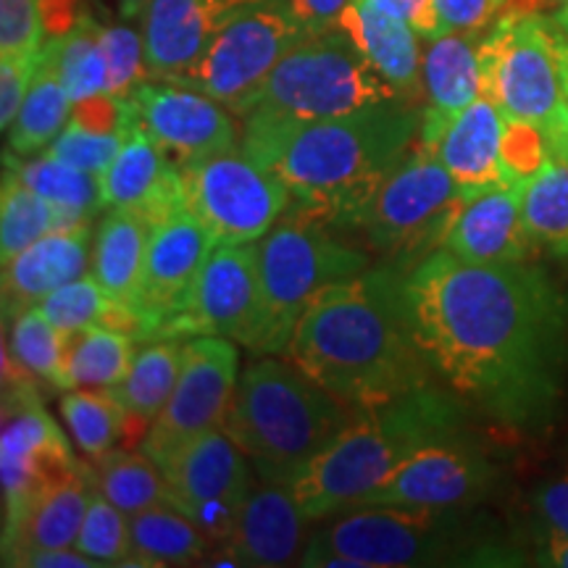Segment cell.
Listing matches in <instances>:
<instances>
[{
  "mask_svg": "<svg viewBox=\"0 0 568 568\" xmlns=\"http://www.w3.org/2000/svg\"><path fill=\"white\" fill-rule=\"evenodd\" d=\"M406 293L418 347L453 393L510 422L550 408L568 361V301L542 268L437 251L406 274Z\"/></svg>",
  "mask_w": 568,
  "mask_h": 568,
  "instance_id": "cell-1",
  "label": "cell"
},
{
  "mask_svg": "<svg viewBox=\"0 0 568 568\" xmlns=\"http://www.w3.org/2000/svg\"><path fill=\"white\" fill-rule=\"evenodd\" d=\"M282 355L355 410L435 385L414 332L406 274L395 268H366L322 290Z\"/></svg>",
  "mask_w": 568,
  "mask_h": 568,
  "instance_id": "cell-2",
  "label": "cell"
},
{
  "mask_svg": "<svg viewBox=\"0 0 568 568\" xmlns=\"http://www.w3.org/2000/svg\"><path fill=\"white\" fill-rule=\"evenodd\" d=\"M424 111L382 103L316 122L243 116V151L264 163L295 203L335 226H361L376 190L414 151Z\"/></svg>",
  "mask_w": 568,
  "mask_h": 568,
  "instance_id": "cell-3",
  "label": "cell"
},
{
  "mask_svg": "<svg viewBox=\"0 0 568 568\" xmlns=\"http://www.w3.org/2000/svg\"><path fill=\"white\" fill-rule=\"evenodd\" d=\"M458 418V403L437 385L358 410L290 489L311 521L343 514L418 447L456 435Z\"/></svg>",
  "mask_w": 568,
  "mask_h": 568,
  "instance_id": "cell-4",
  "label": "cell"
},
{
  "mask_svg": "<svg viewBox=\"0 0 568 568\" xmlns=\"http://www.w3.org/2000/svg\"><path fill=\"white\" fill-rule=\"evenodd\" d=\"M355 414L293 361L261 358L240 376L224 429L261 479L290 487Z\"/></svg>",
  "mask_w": 568,
  "mask_h": 568,
  "instance_id": "cell-5",
  "label": "cell"
},
{
  "mask_svg": "<svg viewBox=\"0 0 568 568\" xmlns=\"http://www.w3.org/2000/svg\"><path fill=\"white\" fill-rule=\"evenodd\" d=\"M335 224L293 203L261 243L264 332L255 353H284L308 303L368 268V255L337 237Z\"/></svg>",
  "mask_w": 568,
  "mask_h": 568,
  "instance_id": "cell-6",
  "label": "cell"
},
{
  "mask_svg": "<svg viewBox=\"0 0 568 568\" xmlns=\"http://www.w3.org/2000/svg\"><path fill=\"white\" fill-rule=\"evenodd\" d=\"M406 98L376 74L345 30L308 34L276 63L245 116L316 122ZM408 103V101H406Z\"/></svg>",
  "mask_w": 568,
  "mask_h": 568,
  "instance_id": "cell-7",
  "label": "cell"
},
{
  "mask_svg": "<svg viewBox=\"0 0 568 568\" xmlns=\"http://www.w3.org/2000/svg\"><path fill=\"white\" fill-rule=\"evenodd\" d=\"M485 95L503 116L537 126L552 159L568 161V101L556 55V27L537 11L510 9L479 45Z\"/></svg>",
  "mask_w": 568,
  "mask_h": 568,
  "instance_id": "cell-8",
  "label": "cell"
},
{
  "mask_svg": "<svg viewBox=\"0 0 568 568\" xmlns=\"http://www.w3.org/2000/svg\"><path fill=\"white\" fill-rule=\"evenodd\" d=\"M32 372L3 351V429H0V481H3V535L27 516L40 497L84 471L69 439L42 406Z\"/></svg>",
  "mask_w": 568,
  "mask_h": 568,
  "instance_id": "cell-9",
  "label": "cell"
},
{
  "mask_svg": "<svg viewBox=\"0 0 568 568\" xmlns=\"http://www.w3.org/2000/svg\"><path fill=\"white\" fill-rule=\"evenodd\" d=\"M308 539L301 566L397 568L435 564L453 542L456 510L358 506Z\"/></svg>",
  "mask_w": 568,
  "mask_h": 568,
  "instance_id": "cell-10",
  "label": "cell"
},
{
  "mask_svg": "<svg viewBox=\"0 0 568 568\" xmlns=\"http://www.w3.org/2000/svg\"><path fill=\"white\" fill-rule=\"evenodd\" d=\"M308 34L287 0H253L226 21L195 67L176 84L201 90L232 113L245 116L276 63Z\"/></svg>",
  "mask_w": 568,
  "mask_h": 568,
  "instance_id": "cell-11",
  "label": "cell"
},
{
  "mask_svg": "<svg viewBox=\"0 0 568 568\" xmlns=\"http://www.w3.org/2000/svg\"><path fill=\"white\" fill-rule=\"evenodd\" d=\"M184 201L216 245L264 240L293 209L290 187L243 148L180 163Z\"/></svg>",
  "mask_w": 568,
  "mask_h": 568,
  "instance_id": "cell-12",
  "label": "cell"
},
{
  "mask_svg": "<svg viewBox=\"0 0 568 568\" xmlns=\"http://www.w3.org/2000/svg\"><path fill=\"white\" fill-rule=\"evenodd\" d=\"M464 201L450 172L416 145L376 190L361 219V230L385 255L426 258L432 247H443Z\"/></svg>",
  "mask_w": 568,
  "mask_h": 568,
  "instance_id": "cell-13",
  "label": "cell"
},
{
  "mask_svg": "<svg viewBox=\"0 0 568 568\" xmlns=\"http://www.w3.org/2000/svg\"><path fill=\"white\" fill-rule=\"evenodd\" d=\"M234 345L219 335H197L184 343L172 397L142 437V453L159 468L193 439L226 424L240 382V351Z\"/></svg>",
  "mask_w": 568,
  "mask_h": 568,
  "instance_id": "cell-14",
  "label": "cell"
},
{
  "mask_svg": "<svg viewBox=\"0 0 568 568\" xmlns=\"http://www.w3.org/2000/svg\"><path fill=\"white\" fill-rule=\"evenodd\" d=\"M216 243L187 201L166 211L153 224L142 264L134 314L140 318L138 343L172 339L174 324L187 311L201 268Z\"/></svg>",
  "mask_w": 568,
  "mask_h": 568,
  "instance_id": "cell-15",
  "label": "cell"
},
{
  "mask_svg": "<svg viewBox=\"0 0 568 568\" xmlns=\"http://www.w3.org/2000/svg\"><path fill=\"white\" fill-rule=\"evenodd\" d=\"M161 471L172 506L193 518L211 542H226L255 481L251 460L224 426L182 447Z\"/></svg>",
  "mask_w": 568,
  "mask_h": 568,
  "instance_id": "cell-16",
  "label": "cell"
},
{
  "mask_svg": "<svg viewBox=\"0 0 568 568\" xmlns=\"http://www.w3.org/2000/svg\"><path fill=\"white\" fill-rule=\"evenodd\" d=\"M264 332L261 247L255 243L216 245L201 268L187 311L174 324L172 339L219 335L255 347Z\"/></svg>",
  "mask_w": 568,
  "mask_h": 568,
  "instance_id": "cell-17",
  "label": "cell"
},
{
  "mask_svg": "<svg viewBox=\"0 0 568 568\" xmlns=\"http://www.w3.org/2000/svg\"><path fill=\"white\" fill-rule=\"evenodd\" d=\"M132 103L145 132L176 163L201 161L243 145V130L234 119L237 113L201 90L148 80L134 92Z\"/></svg>",
  "mask_w": 568,
  "mask_h": 568,
  "instance_id": "cell-18",
  "label": "cell"
},
{
  "mask_svg": "<svg viewBox=\"0 0 568 568\" xmlns=\"http://www.w3.org/2000/svg\"><path fill=\"white\" fill-rule=\"evenodd\" d=\"M489 481L493 466L477 450L447 437L418 447L387 479L368 489L358 506L458 510L477 503L487 493Z\"/></svg>",
  "mask_w": 568,
  "mask_h": 568,
  "instance_id": "cell-19",
  "label": "cell"
},
{
  "mask_svg": "<svg viewBox=\"0 0 568 568\" xmlns=\"http://www.w3.org/2000/svg\"><path fill=\"white\" fill-rule=\"evenodd\" d=\"M503 138L506 116L493 98L481 92L477 101L453 116L424 111L416 145L443 163L468 201L510 184L503 166Z\"/></svg>",
  "mask_w": 568,
  "mask_h": 568,
  "instance_id": "cell-20",
  "label": "cell"
},
{
  "mask_svg": "<svg viewBox=\"0 0 568 568\" xmlns=\"http://www.w3.org/2000/svg\"><path fill=\"white\" fill-rule=\"evenodd\" d=\"M251 3L253 0H151L142 13L151 80H182L226 21Z\"/></svg>",
  "mask_w": 568,
  "mask_h": 568,
  "instance_id": "cell-21",
  "label": "cell"
},
{
  "mask_svg": "<svg viewBox=\"0 0 568 568\" xmlns=\"http://www.w3.org/2000/svg\"><path fill=\"white\" fill-rule=\"evenodd\" d=\"M308 521L287 485H255L240 510L232 537L224 542V558L211 560V566L276 568L301 564L311 539Z\"/></svg>",
  "mask_w": 568,
  "mask_h": 568,
  "instance_id": "cell-22",
  "label": "cell"
},
{
  "mask_svg": "<svg viewBox=\"0 0 568 568\" xmlns=\"http://www.w3.org/2000/svg\"><path fill=\"white\" fill-rule=\"evenodd\" d=\"M443 251L474 264H529L539 247L524 224L521 184L464 201L445 234Z\"/></svg>",
  "mask_w": 568,
  "mask_h": 568,
  "instance_id": "cell-23",
  "label": "cell"
},
{
  "mask_svg": "<svg viewBox=\"0 0 568 568\" xmlns=\"http://www.w3.org/2000/svg\"><path fill=\"white\" fill-rule=\"evenodd\" d=\"M98 182H101V205L105 211L140 209L159 222L163 213L184 203L180 163L145 132L138 111L126 130L122 151L105 172L98 174Z\"/></svg>",
  "mask_w": 568,
  "mask_h": 568,
  "instance_id": "cell-24",
  "label": "cell"
},
{
  "mask_svg": "<svg viewBox=\"0 0 568 568\" xmlns=\"http://www.w3.org/2000/svg\"><path fill=\"white\" fill-rule=\"evenodd\" d=\"M90 224L45 234L38 243L3 261V318L38 308L63 284L88 274Z\"/></svg>",
  "mask_w": 568,
  "mask_h": 568,
  "instance_id": "cell-25",
  "label": "cell"
},
{
  "mask_svg": "<svg viewBox=\"0 0 568 568\" xmlns=\"http://www.w3.org/2000/svg\"><path fill=\"white\" fill-rule=\"evenodd\" d=\"M339 30L351 34L376 74L393 84L408 103L422 98L424 53L418 48L422 38L406 19L385 11L372 0H351L339 21Z\"/></svg>",
  "mask_w": 568,
  "mask_h": 568,
  "instance_id": "cell-26",
  "label": "cell"
},
{
  "mask_svg": "<svg viewBox=\"0 0 568 568\" xmlns=\"http://www.w3.org/2000/svg\"><path fill=\"white\" fill-rule=\"evenodd\" d=\"M90 497V468L51 489L45 497H40L17 527L3 535L6 566H13L27 552L77 548V537H80Z\"/></svg>",
  "mask_w": 568,
  "mask_h": 568,
  "instance_id": "cell-27",
  "label": "cell"
},
{
  "mask_svg": "<svg viewBox=\"0 0 568 568\" xmlns=\"http://www.w3.org/2000/svg\"><path fill=\"white\" fill-rule=\"evenodd\" d=\"M153 224L155 219L140 209H111L98 224L95 245H92L90 272L103 284L105 293L130 305L132 311Z\"/></svg>",
  "mask_w": 568,
  "mask_h": 568,
  "instance_id": "cell-28",
  "label": "cell"
},
{
  "mask_svg": "<svg viewBox=\"0 0 568 568\" xmlns=\"http://www.w3.org/2000/svg\"><path fill=\"white\" fill-rule=\"evenodd\" d=\"M479 32H453L429 40L424 51V111L453 116L485 92L479 61Z\"/></svg>",
  "mask_w": 568,
  "mask_h": 568,
  "instance_id": "cell-29",
  "label": "cell"
},
{
  "mask_svg": "<svg viewBox=\"0 0 568 568\" xmlns=\"http://www.w3.org/2000/svg\"><path fill=\"white\" fill-rule=\"evenodd\" d=\"M184 343L180 339H148L134 351L130 372L109 393L122 403L130 416V432H145L148 424L161 414L182 372Z\"/></svg>",
  "mask_w": 568,
  "mask_h": 568,
  "instance_id": "cell-30",
  "label": "cell"
},
{
  "mask_svg": "<svg viewBox=\"0 0 568 568\" xmlns=\"http://www.w3.org/2000/svg\"><path fill=\"white\" fill-rule=\"evenodd\" d=\"M132 566H195L205 564L211 539L193 518L172 503H161L130 516Z\"/></svg>",
  "mask_w": 568,
  "mask_h": 568,
  "instance_id": "cell-31",
  "label": "cell"
},
{
  "mask_svg": "<svg viewBox=\"0 0 568 568\" xmlns=\"http://www.w3.org/2000/svg\"><path fill=\"white\" fill-rule=\"evenodd\" d=\"M74 101L63 88L59 69H55L53 53L48 42L40 51V63L34 71V80L21 103L19 116L13 119L9 134V145L13 153L32 155L40 148H48L69 124Z\"/></svg>",
  "mask_w": 568,
  "mask_h": 568,
  "instance_id": "cell-32",
  "label": "cell"
},
{
  "mask_svg": "<svg viewBox=\"0 0 568 568\" xmlns=\"http://www.w3.org/2000/svg\"><path fill=\"white\" fill-rule=\"evenodd\" d=\"M80 224L90 222L45 201L32 187H27L11 169H6L3 190H0V255L3 261H11L45 234Z\"/></svg>",
  "mask_w": 568,
  "mask_h": 568,
  "instance_id": "cell-33",
  "label": "cell"
},
{
  "mask_svg": "<svg viewBox=\"0 0 568 568\" xmlns=\"http://www.w3.org/2000/svg\"><path fill=\"white\" fill-rule=\"evenodd\" d=\"M38 308L67 335L92 329V326H111V329L130 332L140 337V318L130 305L119 303L103 290L95 274H82L80 280L63 284L42 301Z\"/></svg>",
  "mask_w": 568,
  "mask_h": 568,
  "instance_id": "cell-34",
  "label": "cell"
},
{
  "mask_svg": "<svg viewBox=\"0 0 568 568\" xmlns=\"http://www.w3.org/2000/svg\"><path fill=\"white\" fill-rule=\"evenodd\" d=\"M90 474L92 487L126 516L161 506V503H172L166 477L159 464L142 450H113L98 460V468Z\"/></svg>",
  "mask_w": 568,
  "mask_h": 568,
  "instance_id": "cell-35",
  "label": "cell"
},
{
  "mask_svg": "<svg viewBox=\"0 0 568 568\" xmlns=\"http://www.w3.org/2000/svg\"><path fill=\"white\" fill-rule=\"evenodd\" d=\"M524 224L539 251L568 258V161L552 159L521 182Z\"/></svg>",
  "mask_w": 568,
  "mask_h": 568,
  "instance_id": "cell-36",
  "label": "cell"
},
{
  "mask_svg": "<svg viewBox=\"0 0 568 568\" xmlns=\"http://www.w3.org/2000/svg\"><path fill=\"white\" fill-rule=\"evenodd\" d=\"M6 169H11L27 187H32L34 193L51 201L59 209L74 213V216L90 222L101 205V182L95 174L82 172V169L71 166V163L53 159V155L42 153L40 159L24 161L11 151H6Z\"/></svg>",
  "mask_w": 568,
  "mask_h": 568,
  "instance_id": "cell-37",
  "label": "cell"
},
{
  "mask_svg": "<svg viewBox=\"0 0 568 568\" xmlns=\"http://www.w3.org/2000/svg\"><path fill=\"white\" fill-rule=\"evenodd\" d=\"M130 332L111 326H92L69 339V382L71 389H113L130 372L134 358Z\"/></svg>",
  "mask_w": 568,
  "mask_h": 568,
  "instance_id": "cell-38",
  "label": "cell"
},
{
  "mask_svg": "<svg viewBox=\"0 0 568 568\" xmlns=\"http://www.w3.org/2000/svg\"><path fill=\"white\" fill-rule=\"evenodd\" d=\"M61 416L84 456L101 460L130 432V416L109 389L74 387L61 397Z\"/></svg>",
  "mask_w": 568,
  "mask_h": 568,
  "instance_id": "cell-39",
  "label": "cell"
},
{
  "mask_svg": "<svg viewBox=\"0 0 568 568\" xmlns=\"http://www.w3.org/2000/svg\"><path fill=\"white\" fill-rule=\"evenodd\" d=\"M101 30V21H95V17L88 13L69 34L45 40L63 88L74 103L109 92V63H105Z\"/></svg>",
  "mask_w": 568,
  "mask_h": 568,
  "instance_id": "cell-40",
  "label": "cell"
},
{
  "mask_svg": "<svg viewBox=\"0 0 568 568\" xmlns=\"http://www.w3.org/2000/svg\"><path fill=\"white\" fill-rule=\"evenodd\" d=\"M9 351L34 376L59 389H71L69 382V339L40 308H27L11 318Z\"/></svg>",
  "mask_w": 568,
  "mask_h": 568,
  "instance_id": "cell-41",
  "label": "cell"
},
{
  "mask_svg": "<svg viewBox=\"0 0 568 568\" xmlns=\"http://www.w3.org/2000/svg\"><path fill=\"white\" fill-rule=\"evenodd\" d=\"M77 548L101 566H132L134 560L130 516L105 500L95 487L77 537Z\"/></svg>",
  "mask_w": 568,
  "mask_h": 568,
  "instance_id": "cell-42",
  "label": "cell"
},
{
  "mask_svg": "<svg viewBox=\"0 0 568 568\" xmlns=\"http://www.w3.org/2000/svg\"><path fill=\"white\" fill-rule=\"evenodd\" d=\"M101 42L105 63H109V92L130 101L140 84L151 80L142 30H134L132 24H126V19L119 24H103Z\"/></svg>",
  "mask_w": 568,
  "mask_h": 568,
  "instance_id": "cell-43",
  "label": "cell"
},
{
  "mask_svg": "<svg viewBox=\"0 0 568 568\" xmlns=\"http://www.w3.org/2000/svg\"><path fill=\"white\" fill-rule=\"evenodd\" d=\"M126 140V132L116 134H95L84 132L80 126H63V132L55 138L51 145H48L45 155H53V159H61L71 163V166L82 169V172L101 174L109 169V163L116 159L119 151H122Z\"/></svg>",
  "mask_w": 568,
  "mask_h": 568,
  "instance_id": "cell-44",
  "label": "cell"
},
{
  "mask_svg": "<svg viewBox=\"0 0 568 568\" xmlns=\"http://www.w3.org/2000/svg\"><path fill=\"white\" fill-rule=\"evenodd\" d=\"M42 45L40 0H0V55H34Z\"/></svg>",
  "mask_w": 568,
  "mask_h": 568,
  "instance_id": "cell-45",
  "label": "cell"
},
{
  "mask_svg": "<svg viewBox=\"0 0 568 568\" xmlns=\"http://www.w3.org/2000/svg\"><path fill=\"white\" fill-rule=\"evenodd\" d=\"M552 161L550 142L537 126L506 119V138H503V166L510 184L527 182L545 163Z\"/></svg>",
  "mask_w": 568,
  "mask_h": 568,
  "instance_id": "cell-46",
  "label": "cell"
},
{
  "mask_svg": "<svg viewBox=\"0 0 568 568\" xmlns=\"http://www.w3.org/2000/svg\"><path fill=\"white\" fill-rule=\"evenodd\" d=\"M508 0H435L437 38L453 32H481L500 19Z\"/></svg>",
  "mask_w": 568,
  "mask_h": 568,
  "instance_id": "cell-47",
  "label": "cell"
},
{
  "mask_svg": "<svg viewBox=\"0 0 568 568\" xmlns=\"http://www.w3.org/2000/svg\"><path fill=\"white\" fill-rule=\"evenodd\" d=\"M40 53L34 55H0V126L11 130L13 119L19 116L30 84L38 71Z\"/></svg>",
  "mask_w": 568,
  "mask_h": 568,
  "instance_id": "cell-48",
  "label": "cell"
},
{
  "mask_svg": "<svg viewBox=\"0 0 568 568\" xmlns=\"http://www.w3.org/2000/svg\"><path fill=\"white\" fill-rule=\"evenodd\" d=\"M287 6L303 21L305 30L318 34L339 30V21L351 0H287Z\"/></svg>",
  "mask_w": 568,
  "mask_h": 568,
  "instance_id": "cell-49",
  "label": "cell"
},
{
  "mask_svg": "<svg viewBox=\"0 0 568 568\" xmlns=\"http://www.w3.org/2000/svg\"><path fill=\"white\" fill-rule=\"evenodd\" d=\"M537 510L550 537L568 539V477L550 481V485L539 489Z\"/></svg>",
  "mask_w": 568,
  "mask_h": 568,
  "instance_id": "cell-50",
  "label": "cell"
},
{
  "mask_svg": "<svg viewBox=\"0 0 568 568\" xmlns=\"http://www.w3.org/2000/svg\"><path fill=\"white\" fill-rule=\"evenodd\" d=\"M372 3L382 6L385 11L397 13V17L406 19L422 40L437 38L435 0H372Z\"/></svg>",
  "mask_w": 568,
  "mask_h": 568,
  "instance_id": "cell-51",
  "label": "cell"
},
{
  "mask_svg": "<svg viewBox=\"0 0 568 568\" xmlns=\"http://www.w3.org/2000/svg\"><path fill=\"white\" fill-rule=\"evenodd\" d=\"M13 566L30 568H98L95 558L84 556L80 548H55V550H38L21 556Z\"/></svg>",
  "mask_w": 568,
  "mask_h": 568,
  "instance_id": "cell-52",
  "label": "cell"
},
{
  "mask_svg": "<svg viewBox=\"0 0 568 568\" xmlns=\"http://www.w3.org/2000/svg\"><path fill=\"white\" fill-rule=\"evenodd\" d=\"M542 564H545V566L568 568V539H564V537H550L548 545H545Z\"/></svg>",
  "mask_w": 568,
  "mask_h": 568,
  "instance_id": "cell-53",
  "label": "cell"
},
{
  "mask_svg": "<svg viewBox=\"0 0 568 568\" xmlns=\"http://www.w3.org/2000/svg\"><path fill=\"white\" fill-rule=\"evenodd\" d=\"M556 55H558L560 80H564V90H566V101H568V38L558 30V27H556Z\"/></svg>",
  "mask_w": 568,
  "mask_h": 568,
  "instance_id": "cell-54",
  "label": "cell"
},
{
  "mask_svg": "<svg viewBox=\"0 0 568 568\" xmlns=\"http://www.w3.org/2000/svg\"><path fill=\"white\" fill-rule=\"evenodd\" d=\"M148 3H151V0H116L119 17L126 19V21L142 19V13H145Z\"/></svg>",
  "mask_w": 568,
  "mask_h": 568,
  "instance_id": "cell-55",
  "label": "cell"
},
{
  "mask_svg": "<svg viewBox=\"0 0 568 568\" xmlns=\"http://www.w3.org/2000/svg\"><path fill=\"white\" fill-rule=\"evenodd\" d=\"M516 11H537V9H542V6H566L568 0H516Z\"/></svg>",
  "mask_w": 568,
  "mask_h": 568,
  "instance_id": "cell-56",
  "label": "cell"
},
{
  "mask_svg": "<svg viewBox=\"0 0 568 568\" xmlns=\"http://www.w3.org/2000/svg\"><path fill=\"white\" fill-rule=\"evenodd\" d=\"M552 24H556V27H558V30H560V32H564V34H566V38H568V3H566V6H560V9H558V13H556V17H552Z\"/></svg>",
  "mask_w": 568,
  "mask_h": 568,
  "instance_id": "cell-57",
  "label": "cell"
}]
</instances>
